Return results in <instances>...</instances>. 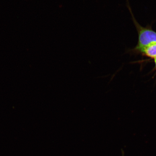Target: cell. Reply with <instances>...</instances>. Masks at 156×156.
<instances>
[{"mask_svg":"<svg viewBox=\"0 0 156 156\" xmlns=\"http://www.w3.org/2000/svg\"><path fill=\"white\" fill-rule=\"evenodd\" d=\"M155 44L156 33L151 29L142 28L139 32L137 49L141 51L147 46Z\"/></svg>","mask_w":156,"mask_h":156,"instance_id":"6da1fadb","label":"cell"},{"mask_svg":"<svg viewBox=\"0 0 156 156\" xmlns=\"http://www.w3.org/2000/svg\"><path fill=\"white\" fill-rule=\"evenodd\" d=\"M141 51L150 57L155 58L156 57V44L148 46Z\"/></svg>","mask_w":156,"mask_h":156,"instance_id":"7a4b0ae2","label":"cell"},{"mask_svg":"<svg viewBox=\"0 0 156 156\" xmlns=\"http://www.w3.org/2000/svg\"><path fill=\"white\" fill-rule=\"evenodd\" d=\"M155 63L156 67V59H155Z\"/></svg>","mask_w":156,"mask_h":156,"instance_id":"3957f363","label":"cell"},{"mask_svg":"<svg viewBox=\"0 0 156 156\" xmlns=\"http://www.w3.org/2000/svg\"><path fill=\"white\" fill-rule=\"evenodd\" d=\"M155 59H156V57L155 58Z\"/></svg>","mask_w":156,"mask_h":156,"instance_id":"277c9868","label":"cell"}]
</instances>
